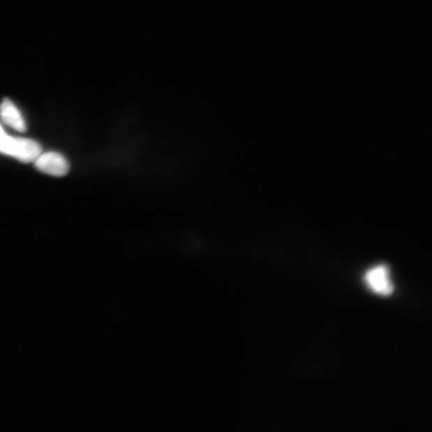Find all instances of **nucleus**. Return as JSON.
I'll list each match as a JSON object with an SVG mask.
<instances>
[{"label": "nucleus", "instance_id": "nucleus-1", "mask_svg": "<svg viewBox=\"0 0 432 432\" xmlns=\"http://www.w3.org/2000/svg\"><path fill=\"white\" fill-rule=\"evenodd\" d=\"M41 152L42 147L36 141L10 135L0 124V154L13 157L20 162L31 163Z\"/></svg>", "mask_w": 432, "mask_h": 432}, {"label": "nucleus", "instance_id": "nucleus-3", "mask_svg": "<svg viewBox=\"0 0 432 432\" xmlns=\"http://www.w3.org/2000/svg\"><path fill=\"white\" fill-rule=\"evenodd\" d=\"M365 281L370 289L382 297H388L394 291V286L390 281L389 272L385 266L374 267L367 272Z\"/></svg>", "mask_w": 432, "mask_h": 432}, {"label": "nucleus", "instance_id": "nucleus-4", "mask_svg": "<svg viewBox=\"0 0 432 432\" xmlns=\"http://www.w3.org/2000/svg\"><path fill=\"white\" fill-rule=\"evenodd\" d=\"M0 119L4 124L20 133H24L27 130L24 117L22 116L18 107L8 98H4L0 103Z\"/></svg>", "mask_w": 432, "mask_h": 432}, {"label": "nucleus", "instance_id": "nucleus-2", "mask_svg": "<svg viewBox=\"0 0 432 432\" xmlns=\"http://www.w3.org/2000/svg\"><path fill=\"white\" fill-rule=\"evenodd\" d=\"M33 163L38 170L50 176L64 177L69 172L67 158L58 152H41Z\"/></svg>", "mask_w": 432, "mask_h": 432}]
</instances>
